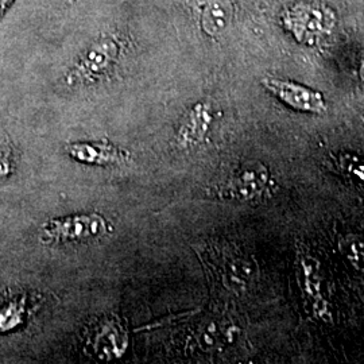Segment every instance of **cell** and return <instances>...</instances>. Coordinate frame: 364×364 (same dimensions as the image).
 I'll use <instances>...</instances> for the list:
<instances>
[{
  "label": "cell",
  "instance_id": "1",
  "mask_svg": "<svg viewBox=\"0 0 364 364\" xmlns=\"http://www.w3.org/2000/svg\"><path fill=\"white\" fill-rule=\"evenodd\" d=\"M287 33L302 45H316L332 34L338 25L335 11L317 0H299L281 15Z\"/></svg>",
  "mask_w": 364,
  "mask_h": 364
},
{
  "label": "cell",
  "instance_id": "2",
  "mask_svg": "<svg viewBox=\"0 0 364 364\" xmlns=\"http://www.w3.org/2000/svg\"><path fill=\"white\" fill-rule=\"evenodd\" d=\"M112 232V225L100 213H82L49 220L42 227L41 239L49 245L99 240Z\"/></svg>",
  "mask_w": 364,
  "mask_h": 364
},
{
  "label": "cell",
  "instance_id": "3",
  "mask_svg": "<svg viewBox=\"0 0 364 364\" xmlns=\"http://www.w3.org/2000/svg\"><path fill=\"white\" fill-rule=\"evenodd\" d=\"M272 173L266 165L251 161L235 170L234 174L221 186L220 196L239 203L258 201L272 188Z\"/></svg>",
  "mask_w": 364,
  "mask_h": 364
},
{
  "label": "cell",
  "instance_id": "4",
  "mask_svg": "<svg viewBox=\"0 0 364 364\" xmlns=\"http://www.w3.org/2000/svg\"><path fill=\"white\" fill-rule=\"evenodd\" d=\"M262 84L281 103L291 109L314 115H323L326 112L328 105L324 95L304 84L278 77L263 78Z\"/></svg>",
  "mask_w": 364,
  "mask_h": 364
},
{
  "label": "cell",
  "instance_id": "5",
  "mask_svg": "<svg viewBox=\"0 0 364 364\" xmlns=\"http://www.w3.org/2000/svg\"><path fill=\"white\" fill-rule=\"evenodd\" d=\"M297 281L304 297L311 304L314 317L326 321L331 318L329 304L324 297V277L321 263L308 251L297 252Z\"/></svg>",
  "mask_w": 364,
  "mask_h": 364
},
{
  "label": "cell",
  "instance_id": "6",
  "mask_svg": "<svg viewBox=\"0 0 364 364\" xmlns=\"http://www.w3.org/2000/svg\"><path fill=\"white\" fill-rule=\"evenodd\" d=\"M117 53V42L112 39L96 43L72 70L69 75V82H87L102 77L115 64Z\"/></svg>",
  "mask_w": 364,
  "mask_h": 364
},
{
  "label": "cell",
  "instance_id": "7",
  "mask_svg": "<svg viewBox=\"0 0 364 364\" xmlns=\"http://www.w3.org/2000/svg\"><path fill=\"white\" fill-rule=\"evenodd\" d=\"M75 161L95 166H117L130 159V153L108 142H77L68 147Z\"/></svg>",
  "mask_w": 364,
  "mask_h": 364
},
{
  "label": "cell",
  "instance_id": "8",
  "mask_svg": "<svg viewBox=\"0 0 364 364\" xmlns=\"http://www.w3.org/2000/svg\"><path fill=\"white\" fill-rule=\"evenodd\" d=\"M127 332L117 318L105 320L96 329L93 338H90L95 353L107 360L120 358L127 350Z\"/></svg>",
  "mask_w": 364,
  "mask_h": 364
},
{
  "label": "cell",
  "instance_id": "9",
  "mask_svg": "<svg viewBox=\"0 0 364 364\" xmlns=\"http://www.w3.org/2000/svg\"><path fill=\"white\" fill-rule=\"evenodd\" d=\"M212 108L207 103L196 105L177 131V144L181 147H193L203 144L212 126Z\"/></svg>",
  "mask_w": 364,
  "mask_h": 364
},
{
  "label": "cell",
  "instance_id": "10",
  "mask_svg": "<svg viewBox=\"0 0 364 364\" xmlns=\"http://www.w3.org/2000/svg\"><path fill=\"white\" fill-rule=\"evenodd\" d=\"M234 6L230 0H208L201 11V27L212 37L223 34L231 25Z\"/></svg>",
  "mask_w": 364,
  "mask_h": 364
},
{
  "label": "cell",
  "instance_id": "11",
  "mask_svg": "<svg viewBox=\"0 0 364 364\" xmlns=\"http://www.w3.org/2000/svg\"><path fill=\"white\" fill-rule=\"evenodd\" d=\"M338 251L358 273L364 275V237L362 235H344L338 240Z\"/></svg>",
  "mask_w": 364,
  "mask_h": 364
},
{
  "label": "cell",
  "instance_id": "12",
  "mask_svg": "<svg viewBox=\"0 0 364 364\" xmlns=\"http://www.w3.org/2000/svg\"><path fill=\"white\" fill-rule=\"evenodd\" d=\"M25 299H14L0 309V332H9L23 321Z\"/></svg>",
  "mask_w": 364,
  "mask_h": 364
},
{
  "label": "cell",
  "instance_id": "13",
  "mask_svg": "<svg viewBox=\"0 0 364 364\" xmlns=\"http://www.w3.org/2000/svg\"><path fill=\"white\" fill-rule=\"evenodd\" d=\"M341 168L347 170L352 177L364 182V156L356 154L341 156Z\"/></svg>",
  "mask_w": 364,
  "mask_h": 364
},
{
  "label": "cell",
  "instance_id": "14",
  "mask_svg": "<svg viewBox=\"0 0 364 364\" xmlns=\"http://www.w3.org/2000/svg\"><path fill=\"white\" fill-rule=\"evenodd\" d=\"M13 0H0V16L1 14L4 13V10L9 7V4L11 3Z\"/></svg>",
  "mask_w": 364,
  "mask_h": 364
},
{
  "label": "cell",
  "instance_id": "15",
  "mask_svg": "<svg viewBox=\"0 0 364 364\" xmlns=\"http://www.w3.org/2000/svg\"><path fill=\"white\" fill-rule=\"evenodd\" d=\"M359 77L362 80V82L364 84V55L362 58V63H360V68H359Z\"/></svg>",
  "mask_w": 364,
  "mask_h": 364
}]
</instances>
